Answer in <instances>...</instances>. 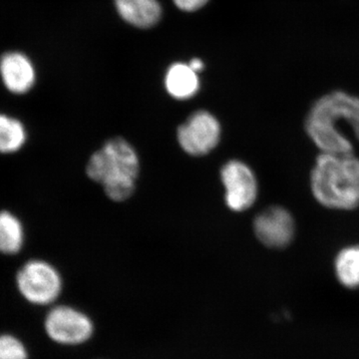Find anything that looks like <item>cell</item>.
<instances>
[{
  "mask_svg": "<svg viewBox=\"0 0 359 359\" xmlns=\"http://www.w3.org/2000/svg\"><path fill=\"white\" fill-rule=\"evenodd\" d=\"M304 129L320 153H353L348 130L359 142V97L334 91L318 98L304 121Z\"/></svg>",
  "mask_w": 359,
  "mask_h": 359,
  "instance_id": "obj_1",
  "label": "cell"
},
{
  "mask_svg": "<svg viewBox=\"0 0 359 359\" xmlns=\"http://www.w3.org/2000/svg\"><path fill=\"white\" fill-rule=\"evenodd\" d=\"M311 193L327 209L351 211L359 207V158L353 153H320L311 174Z\"/></svg>",
  "mask_w": 359,
  "mask_h": 359,
  "instance_id": "obj_2",
  "label": "cell"
},
{
  "mask_svg": "<svg viewBox=\"0 0 359 359\" xmlns=\"http://www.w3.org/2000/svg\"><path fill=\"white\" fill-rule=\"evenodd\" d=\"M140 162L136 151L120 137L110 139L90 157L87 176L102 185L106 195L115 202H123L133 195Z\"/></svg>",
  "mask_w": 359,
  "mask_h": 359,
  "instance_id": "obj_3",
  "label": "cell"
},
{
  "mask_svg": "<svg viewBox=\"0 0 359 359\" xmlns=\"http://www.w3.org/2000/svg\"><path fill=\"white\" fill-rule=\"evenodd\" d=\"M15 287L27 304L52 306L62 294L63 280L53 264L43 259H33L18 269Z\"/></svg>",
  "mask_w": 359,
  "mask_h": 359,
  "instance_id": "obj_4",
  "label": "cell"
},
{
  "mask_svg": "<svg viewBox=\"0 0 359 359\" xmlns=\"http://www.w3.org/2000/svg\"><path fill=\"white\" fill-rule=\"evenodd\" d=\"M43 328L47 337L62 346H79L93 337V320L73 306L66 304L52 306L45 316Z\"/></svg>",
  "mask_w": 359,
  "mask_h": 359,
  "instance_id": "obj_5",
  "label": "cell"
},
{
  "mask_svg": "<svg viewBox=\"0 0 359 359\" xmlns=\"http://www.w3.org/2000/svg\"><path fill=\"white\" fill-rule=\"evenodd\" d=\"M222 128L214 115L208 111L194 113L179 126L177 138L181 148L191 156L200 157L212 152L221 140Z\"/></svg>",
  "mask_w": 359,
  "mask_h": 359,
  "instance_id": "obj_6",
  "label": "cell"
},
{
  "mask_svg": "<svg viewBox=\"0 0 359 359\" xmlns=\"http://www.w3.org/2000/svg\"><path fill=\"white\" fill-rule=\"evenodd\" d=\"M222 183L229 209L244 212L256 203L259 185L254 171L240 160H231L221 170Z\"/></svg>",
  "mask_w": 359,
  "mask_h": 359,
  "instance_id": "obj_7",
  "label": "cell"
},
{
  "mask_svg": "<svg viewBox=\"0 0 359 359\" xmlns=\"http://www.w3.org/2000/svg\"><path fill=\"white\" fill-rule=\"evenodd\" d=\"M254 231L257 240L269 249H283L294 238V217L280 205L266 208L255 219Z\"/></svg>",
  "mask_w": 359,
  "mask_h": 359,
  "instance_id": "obj_8",
  "label": "cell"
},
{
  "mask_svg": "<svg viewBox=\"0 0 359 359\" xmlns=\"http://www.w3.org/2000/svg\"><path fill=\"white\" fill-rule=\"evenodd\" d=\"M0 75L6 88L16 95L27 93L35 82V71L32 62L18 52L2 56Z\"/></svg>",
  "mask_w": 359,
  "mask_h": 359,
  "instance_id": "obj_9",
  "label": "cell"
},
{
  "mask_svg": "<svg viewBox=\"0 0 359 359\" xmlns=\"http://www.w3.org/2000/svg\"><path fill=\"white\" fill-rule=\"evenodd\" d=\"M115 4L123 20L136 27H152L162 14L157 0H115Z\"/></svg>",
  "mask_w": 359,
  "mask_h": 359,
  "instance_id": "obj_10",
  "label": "cell"
},
{
  "mask_svg": "<svg viewBox=\"0 0 359 359\" xmlns=\"http://www.w3.org/2000/svg\"><path fill=\"white\" fill-rule=\"evenodd\" d=\"M26 233L25 224L18 215L1 210L0 211V255L16 256L25 248Z\"/></svg>",
  "mask_w": 359,
  "mask_h": 359,
  "instance_id": "obj_11",
  "label": "cell"
},
{
  "mask_svg": "<svg viewBox=\"0 0 359 359\" xmlns=\"http://www.w3.org/2000/svg\"><path fill=\"white\" fill-rule=\"evenodd\" d=\"M165 86L170 95L178 100H186L199 91L200 81L197 72L190 65L175 63L167 71Z\"/></svg>",
  "mask_w": 359,
  "mask_h": 359,
  "instance_id": "obj_12",
  "label": "cell"
},
{
  "mask_svg": "<svg viewBox=\"0 0 359 359\" xmlns=\"http://www.w3.org/2000/svg\"><path fill=\"white\" fill-rule=\"evenodd\" d=\"M28 132L22 121L0 113V155H13L25 147Z\"/></svg>",
  "mask_w": 359,
  "mask_h": 359,
  "instance_id": "obj_13",
  "label": "cell"
},
{
  "mask_svg": "<svg viewBox=\"0 0 359 359\" xmlns=\"http://www.w3.org/2000/svg\"><path fill=\"white\" fill-rule=\"evenodd\" d=\"M334 271L337 280L347 289L359 287V244L344 248L334 259Z\"/></svg>",
  "mask_w": 359,
  "mask_h": 359,
  "instance_id": "obj_14",
  "label": "cell"
},
{
  "mask_svg": "<svg viewBox=\"0 0 359 359\" xmlns=\"http://www.w3.org/2000/svg\"><path fill=\"white\" fill-rule=\"evenodd\" d=\"M0 359H29V351L18 335L4 332L0 334Z\"/></svg>",
  "mask_w": 359,
  "mask_h": 359,
  "instance_id": "obj_15",
  "label": "cell"
},
{
  "mask_svg": "<svg viewBox=\"0 0 359 359\" xmlns=\"http://www.w3.org/2000/svg\"><path fill=\"white\" fill-rule=\"evenodd\" d=\"M175 4L184 11H195L205 6L209 0H173Z\"/></svg>",
  "mask_w": 359,
  "mask_h": 359,
  "instance_id": "obj_16",
  "label": "cell"
},
{
  "mask_svg": "<svg viewBox=\"0 0 359 359\" xmlns=\"http://www.w3.org/2000/svg\"><path fill=\"white\" fill-rule=\"evenodd\" d=\"M191 68L194 71H196V72H200V71L203 70V68H204V63H203V61L201 60V59H193L192 61H191L190 65Z\"/></svg>",
  "mask_w": 359,
  "mask_h": 359,
  "instance_id": "obj_17",
  "label": "cell"
}]
</instances>
